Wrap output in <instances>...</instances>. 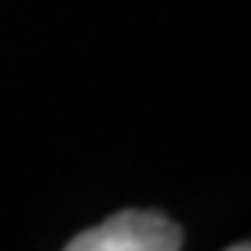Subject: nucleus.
<instances>
[{"label": "nucleus", "instance_id": "f257e3e1", "mask_svg": "<svg viewBox=\"0 0 251 251\" xmlns=\"http://www.w3.org/2000/svg\"><path fill=\"white\" fill-rule=\"evenodd\" d=\"M181 229L162 212L126 209L67 243V251H176Z\"/></svg>", "mask_w": 251, "mask_h": 251}]
</instances>
